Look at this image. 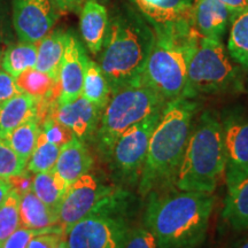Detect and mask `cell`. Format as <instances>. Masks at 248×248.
<instances>
[{"label":"cell","instance_id":"8992f818","mask_svg":"<svg viewBox=\"0 0 248 248\" xmlns=\"http://www.w3.org/2000/svg\"><path fill=\"white\" fill-rule=\"evenodd\" d=\"M166 102L142 78L111 93L94 135L100 153L105 156L114 141L125 130L160 113Z\"/></svg>","mask_w":248,"mask_h":248},{"label":"cell","instance_id":"7c38bea8","mask_svg":"<svg viewBox=\"0 0 248 248\" xmlns=\"http://www.w3.org/2000/svg\"><path fill=\"white\" fill-rule=\"evenodd\" d=\"M228 190L248 176V116L231 111L222 119Z\"/></svg>","mask_w":248,"mask_h":248},{"label":"cell","instance_id":"4fadbf2b","mask_svg":"<svg viewBox=\"0 0 248 248\" xmlns=\"http://www.w3.org/2000/svg\"><path fill=\"white\" fill-rule=\"evenodd\" d=\"M146 18L155 33H186L194 30V0H128Z\"/></svg>","mask_w":248,"mask_h":248},{"label":"cell","instance_id":"83f0119b","mask_svg":"<svg viewBox=\"0 0 248 248\" xmlns=\"http://www.w3.org/2000/svg\"><path fill=\"white\" fill-rule=\"evenodd\" d=\"M39 132L40 124L38 120L30 119L1 138H4V140L15 151V153L20 155L28 163L36 148Z\"/></svg>","mask_w":248,"mask_h":248},{"label":"cell","instance_id":"e575fe53","mask_svg":"<svg viewBox=\"0 0 248 248\" xmlns=\"http://www.w3.org/2000/svg\"><path fill=\"white\" fill-rule=\"evenodd\" d=\"M63 238L64 232L62 231L60 226H55L51 230L35 235L28 244L27 248H58Z\"/></svg>","mask_w":248,"mask_h":248},{"label":"cell","instance_id":"277c9868","mask_svg":"<svg viewBox=\"0 0 248 248\" xmlns=\"http://www.w3.org/2000/svg\"><path fill=\"white\" fill-rule=\"evenodd\" d=\"M225 171L222 119L203 110L194 121L175 184L181 191L213 193Z\"/></svg>","mask_w":248,"mask_h":248},{"label":"cell","instance_id":"d4e9b609","mask_svg":"<svg viewBox=\"0 0 248 248\" xmlns=\"http://www.w3.org/2000/svg\"><path fill=\"white\" fill-rule=\"evenodd\" d=\"M101 110L106 107L111 95L110 85L98 62L89 59L86 64L82 94Z\"/></svg>","mask_w":248,"mask_h":248},{"label":"cell","instance_id":"7bdbcfd3","mask_svg":"<svg viewBox=\"0 0 248 248\" xmlns=\"http://www.w3.org/2000/svg\"><path fill=\"white\" fill-rule=\"evenodd\" d=\"M2 53H4V49L0 48V63H1V58H2Z\"/></svg>","mask_w":248,"mask_h":248},{"label":"cell","instance_id":"f546056e","mask_svg":"<svg viewBox=\"0 0 248 248\" xmlns=\"http://www.w3.org/2000/svg\"><path fill=\"white\" fill-rule=\"evenodd\" d=\"M18 206H20V194L12 188L0 206V248L4 247V244L9 235L20 228Z\"/></svg>","mask_w":248,"mask_h":248},{"label":"cell","instance_id":"5bb4252c","mask_svg":"<svg viewBox=\"0 0 248 248\" xmlns=\"http://www.w3.org/2000/svg\"><path fill=\"white\" fill-rule=\"evenodd\" d=\"M88 61L82 40L75 31L69 29L59 73V105L69 104L80 97Z\"/></svg>","mask_w":248,"mask_h":248},{"label":"cell","instance_id":"f1b7e54d","mask_svg":"<svg viewBox=\"0 0 248 248\" xmlns=\"http://www.w3.org/2000/svg\"><path fill=\"white\" fill-rule=\"evenodd\" d=\"M59 153L60 147L49 142L44 133L40 131L35 151L27 163V170L31 173H39L54 169Z\"/></svg>","mask_w":248,"mask_h":248},{"label":"cell","instance_id":"ee69618b","mask_svg":"<svg viewBox=\"0 0 248 248\" xmlns=\"http://www.w3.org/2000/svg\"><path fill=\"white\" fill-rule=\"evenodd\" d=\"M241 248H248V240L243 245V246H241Z\"/></svg>","mask_w":248,"mask_h":248},{"label":"cell","instance_id":"4316f807","mask_svg":"<svg viewBox=\"0 0 248 248\" xmlns=\"http://www.w3.org/2000/svg\"><path fill=\"white\" fill-rule=\"evenodd\" d=\"M37 43L16 42L4 49L0 67L13 77L20 75L28 68L36 66Z\"/></svg>","mask_w":248,"mask_h":248},{"label":"cell","instance_id":"cb8c5ba5","mask_svg":"<svg viewBox=\"0 0 248 248\" xmlns=\"http://www.w3.org/2000/svg\"><path fill=\"white\" fill-rule=\"evenodd\" d=\"M69 187L67 182L61 177L55 169L46 172L35 173L31 190L49 208L58 212L62 198ZM58 214V213H57Z\"/></svg>","mask_w":248,"mask_h":248},{"label":"cell","instance_id":"9a60e30c","mask_svg":"<svg viewBox=\"0 0 248 248\" xmlns=\"http://www.w3.org/2000/svg\"><path fill=\"white\" fill-rule=\"evenodd\" d=\"M101 113L100 108L80 95L69 104L59 105L58 100L52 101L46 116H52L58 122L66 125L76 138L85 142L94 138Z\"/></svg>","mask_w":248,"mask_h":248},{"label":"cell","instance_id":"b9f144b4","mask_svg":"<svg viewBox=\"0 0 248 248\" xmlns=\"http://www.w3.org/2000/svg\"><path fill=\"white\" fill-rule=\"evenodd\" d=\"M94 1H98V2H101V4H107L108 1H109V0H94Z\"/></svg>","mask_w":248,"mask_h":248},{"label":"cell","instance_id":"5b68a950","mask_svg":"<svg viewBox=\"0 0 248 248\" xmlns=\"http://www.w3.org/2000/svg\"><path fill=\"white\" fill-rule=\"evenodd\" d=\"M200 36L186 33H155V42L141 78L166 101L184 95L187 68Z\"/></svg>","mask_w":248,"mask_h":248},{"label":"cell","instance_id":"d6986e66","mask_svg":"<svg viewBox=\"0 0 248 248\" xmlns=\"http://www.w3.org/2000/svg\"><path fill=\"white\" fill-rule=\"evenodd\" d=\"M67 37L68 30L55 28L37 43V60L35 68L47 74L58 83L61 61L67 44Z\"/></svg>","mask_w":248,"mask_h":248},{"label":"cell","instance_id":"74e56055","mask_svg":"<svg viewBox=\"0 0 248 248\" xmlns=\"http://www.w3.org/2000/svg\"><path fill=\"white\" fill-rule=\"evenodd\" d=\"M61 15L63 14H79L85 0H52Z\"/></svg>","mask_w":248,"mask_h":248},{"label":"cell","instance_id":"ac0fdd59","mask_svg":"<svg viewBox=\"0 0 248 248\" xmlns=\"http://www.w3.org/2000/svg\"><path fill=\"white\" fill-rule=\"evenodd\" d=\"M92 164V155L85 142L74 137L60 147V153L54 169L67 182V184L70 185L76 179L90 172Z\"/></svg>","mask_w":248,"mask_h":248},{"label":"cell","instance_id":"7a4b0ae2","mask_svg":"<svg viewBox=\"0 0 248 248\" xmlns=\"http://www.w3.org/2000/svg\"><path fill=\"white\" fill-rule=\"evenodd\" d=\"M150 195L144 225L159 248H195L202 244L215 204L213 193L179 190Z\"/></svg>","mask_w":248,"mask_h":248},{"label":"cell","instance_id":"d590c367","mask_svg":"<svg viewBox=\"0 0 248 248\" xmlns=\"http://www.w3.org/2000/svg\"><path fill=\"white\" fill-rule=\"evenodd\" d=\"M55 228V226H54ZM53 229V228H51ZM51 229H46V230H33V229H28V228H20L16 229L13 233L9 235V238L6 240L2 248H27L28 244L30 243V240L37 234L42 233Z\"/></svg>","mask_w":248,"mask_h":248},{"label":"cell","instance_id":"8d00e7d4","mask_svg":"<svg viewBox=\"0 0 248 248\" xmlns=\"http://www.w3.org/2000/svg\"><path fill=\"white\" fill-rule=\"evenodd\" d=\"M20 93L22 92L16 86L15 77L0 68V102L8 100Z\"/></svg>","mask_w":248,"mask_h":248},{"label":"cell","instance_id":"44dd1931","mask_svg":"<svg viewBox=\"0 0 248 248\" xmlns=\"http://www.w3.org/2000/svg\"><path fill=\"white\" fill-rule=\"evenodd\" d=\"M20 226L33 230H46L58 225V214L49 208L32 190L20 195Z\"/></svg>","mask_w":248,"mask_h":248},{"label":"cell","instance_id":"7402d4cb","mask_svg":"<svg viewBox=\"0 0 248 248\" xmlns=\"http://www.w3.org/2000/svg\"><path fill=\"white\" fill-rule=\"evenodd\" d=\"M222 214L234 230H248V176L228 190Z\"/></svg>","mask_w":248,"mask_h":248},{"label":"cell","instance_id":"ffe728a7","mask_svg":"<svg viewBox=\"0 0 248 248\" xmlns=\"http://www.w3.org/2000/svg\"><path fill=\"white\" fill-rule=\"evenodd\" d=\"M39 99L26 93L0 102V137L30 119L38 120Z\"/></svg>","mask_w":248,"mask_h":248},{"label":"cell","instance_id":"1f68e13d","mask_svg":"<svg viewBox=\"0 0 248 248\" xmlns=\"http://www.w3.org/2000/svg\"><path fill=\"white\" fill-rule=\"evenodd\" d=\"M40 123H42L40 131L44 133L46 139L59 147L63 146L64 144H67L68 141H70L75 137V135L69 128L58 122L52 116L47 115Z\"/></svg>","mask_w":248,"mask_h":248},{"label":"cell","instance_id":"52a82bcc","mask_svg":"<svg viewBox=\"0 0 248 248\" xmlns=\"http://www.w3.org/2000/svg\"><path fill=\"white\" fill-rule=\"evenodd\" d=\"M241 66L230 57L222 40L200 37L187 68L183 97L223 94L243 89Z\"/></svg>","mask_w":248,"mask_h":248},{"label":"cell","instance_id":"3957f363","mask_svg":"<svg viewBox=\"0 0 248 248\" xmlns=\"http://www.w3.org/2000/svg\"><path fill=\"white\" fill-rule=\"evenodd\" d=\"M198 109L195 99L179 97L166 102L148 142L138 182L141 195L175 183Z\"/></svg>","mask_w":248,"mask_h":248},{"label":"cell","instance_id":"30bf717a","mask_svg":"<svg viewBox=\"0 0 248 248\" xmlns=\"http://www.w3.org/2000/svg\"><path fill=\"white\" fill-rule=\"evenodd\" d=\"M116 188L104 185L92 173H85L69 185L58 207V225L66 232L91 214Z\"/></svg>","mask_w":248,"mask_h":248},{"label":"cell","instance_id":"d6a6232c","mask_svg":"<svg viewBox=\"0 0 248 248\" xmlns=\"http://www.w3.org/2000/svg\"><path fill=\"white\" fill-rule=\"evenodd\" d=\"M16 40L12 22V0H0V45H11Z\"/></svg>","mask_w":248,"mask_h":248},{"label":"cell","instance_id":"ab89813d","mask_svg":"<svg viewBox=\"0 0 248 248\" xmlns=\"http://www.w3.org/2000/svg\"><path fill=\"white\" fill-rule=\"evenodd\" d=\"M11 190L12 186L9 184V182L6 181V179L0 178V206H1L2 202L5 201L6 197H7Z\"/></svg>","mask_w":248,"mask_h":248},{"label":"cell","instance_id":"4dcf8cb0","mask_svg":"<svg viewBox=\"0 0 248 248\" xmlns=\"http://www.w3.org/2000/svg\"><path fill=\"white\" fill-rule=\"evenodd\" d=\"M27 170V162L0 137V178L8 179L22 175Z\"/></svg>","mask_w":248,"mask_h":248},{"label":"cell","instance_id":"ba28073f","mask_svg":"<svg viewBox=\"0 0 248 248\" xmlns=\"http://www.w3.org/2000/svg\"><path fill=\"white\" fill-rule=\"evenodd\" d=\"M129 194L115 190L64 234L68 248H123L132 229Z\"/></svg>","mask_w":248,"mask_h":248},{"label":"cell","instance_id":"9c48e42d","mask_svg":"<svg viewBox=\"0 0 248 248\" xmlns=\"http://www.w3.org/2000/svg\"><path fill=\"white\" fill-rule=\"evenodd\" d=\"M161 111L125 130L105 155L111 175L119 183L136 184L139 182L148 142Z\"/></svg>","mask_w":248,"mask_h":248},{"label":"cell","instance_id":"836d02e7","mask_svg":"<svg viewBox=\"0 0 248 248\" xmlns=\"http://www.w3.org/2000/svg\"><path fill=\"white\" fill-rule=\"evenodd\" d=\"M123 248H159L154 234L145 225L133 226Z\"/></svg>","mask_w":248,"mask_h":248},{"label":"cell","instance_id":"484cf974","mask_svg":"<svg viewBox=\"0 0 248 248\" xmlns=\"http://www.w3.org/2000/svg\"><path fill=\"white\" fill-rule=\"evenodd\" d=\"M226 49L239 66L248 69V7L232 17Z\"/></svg>","mask_w":248,"mask_h":248},{"label":"cell","instance_id":"e0dca14e","mask_svg":"<svg viewBox=\"0 0 248 248\" xmlns=\"http://www.w3.org/2000/svg\"><path fill=\"white\" fill-rule=\"evenodd\" d=\"M108 29L106 6L94 0H85L79 12V31L83 42L92 55L100 53Z\"/></svg>","mask_w":248,"mask_h":248},{"label":"cell","instance_id":"f35d334b","mask_svg":"<svg viewBox=\"0 0 248 248\" xmlns=\"http://www.w3.org/2000/svg\"><path fill=\"white\" fill-rule=\"evenodd\" d=\"M221 1L230 9L233 15L248 7V0H221Z\"/></svg>","mask_w":248,"mask_h":248},{"label":"cell","instance_id":"2e32d148","mask_svg":"<svg viewBox=\"0 0 248 248\" xmlns=\"http://www.w3.org/2000/svg\"><path fill=\"white\" fill-rule=\"evenodd\" d=\"M232 17L233 14L221 0H194L192 24L200 37L222 40Z\"/></svg>","mask_w":248,"mask_h":248},{"label":"cell","instance_id":"60d3db41","mask_svg":"<svg viewBox=\"0 0 248 248\" xmlns=\"http://www.w3.org/2000/svg\"><path fill=\"white\" fill-rule=\"evenodd\" d=\"M58 248H68L67 244H66V240H64V238H63V239H62V240L60 241V244H59Z\"/></svg>","mask_w":248,"mask_h":248},{"label":"cell","instance_id":"603a6c76","mask_svg":"<svg viewBox=\"0 0 248 248\" xmlns=\"http://www.w3.org/2000/svg\"><path fill=\"white\" fill-rule=\"evenodd\" d=\"M15 83L21 92L31 97L58 100L59 83L35 67L28 68L15 77Z\"/></svg>","mask_w":248,"mask_h":248},{"label":"cell","instance_id":"6da1fadb","mask_svg":"<svg viewBox=\"0 0 248 248\" xmlns=\"http://www.w3.org/2000/svg\"><path fill=\"white\" fill-rule=\"evenodd\" d=\"M155 42L146 18L129 1H120L108 12V29L98 63L111 93L141 79Z\"/></svg>","mask_w":248,"mask_h":248},{"label":"cell","instance_id":"8fae6325","mask_svg":"<svg viewBox=\"0 0 248 248\" xmlns=\"http://www.w3.org/2000/svg\"><path fill=\"white\" fill-rule=\"evenodd\" d=\"M60 16L52 0H12V22L20 42L38 43Z\"/></svg>","mask_w":248,"mask_h":248}]
</instances>
